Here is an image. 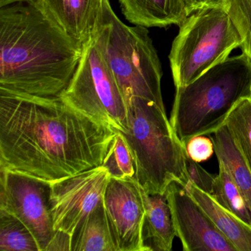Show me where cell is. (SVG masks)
<instances>
[{"instance_id": "1", "label": "cell", "mask_w": 251, "mask_h": 251, "mask_svg": "<svg viewBox=\"0 0 251 251\" xmlns=\"http://www.w3.org/2000/svg\"><path fill=\"white\" fill-rule=\"evenodd\" d=\"M117 133L61 98L0 89V169L52 183L102 166Z\"/></svg>"}, {"instance_id": "2", "label": "cell", "mask_w": 251, "mask_h": 251, "mask_svg": "<svg viewBox=\"0 0 251 251\" xmlns=\"http://www.w3.org/2000/svg\"><path fill=\"white\" fill-rule=\"evenodd\" d=\"M83 52L42 0H17L0 8V89L33 98H60Z\"/></svg>"}, {"instance_id": "3", "label": "cell", "mask_w": 251, "mask_h": 251, "mask_svg": "<svg viewBox=\"0 0 251 251\" xmlns=\"http://www.w3.org/2000/svg\"><path fill=\"white\" fill-rule=\"evenodd\" d=\"M251 97V61L227 58L186 86L176 88L170 123L183 145L210 136L226 123L235 105Z\"/></svg>"}, {"instance_id": "4", "label": "cell", "mask_w": 251, "mask_h": 251, "mask_svg": "<svg viewBox=\"0 0 251 251\" xmlns=\"http://www.w3.org/2000/svg\"><path fill=\"white\" fill-rule=\"evenodd\" d=\"M127 130L122 133L133 155L135 180L150 194L165 193L171 182L186 186V147L177 137L165 109L149 100L133 97L127 102Z\"/></svg>"}, {"instance_id": "5", "label": "cell", "mask_w": 251, "mask_h": 251, "mask_svg": "<svg viewBox=\"0 0 251 251\" xmlns=\"http://www.w3.org/2000/svg\"><path fill=\"white\" fill-rule=\"evenodd\" d=\"M95 42L126 103L133 97H139L165 109L161 87L162 69L148 27L126 25L105 0L103 26Z\"/></svg>"}, {"instance_id": "6", "label": "cell", "mask_w": 251, "mask_h": 251, "mask_svg": "<svg viewBox=\"0 0 251 251\" xmlns=\"http://www.w3.org/2000/svg\"><path fill=\"white\" fill-rule=\"evenodd\" d=\"M242 39L226 8L198 10L180 24L169 58L176 88L192 83L240 48Z\"/></svg>"}, {"instance_id": "7", "label": "cell", "mask_w": 251, "mask_h": 251, "mask_svg": "<svg viewBox=\"0 0 251 251\" xmlns=\"http://www.w3.org/2000/svg\"><path fill=\"white\" fill-rule=\"evenodd\" d=\"M61 98L96 123L118 133L127 130V103L95 40L83 50L75 74Z\"/></svg>"}, {"instance_id": "8", "label": "cell", "mask_w": 251, "mask_h": 251, "mask_svg": "<svg viewBox=\"0 0 251 251\" xmlns=\"http://www.w3.org/2000/svg\"><path fill=\"white\" fill-rule=\"evenodd\" d=\"M0 209L15 216L45 251L56 230L50 205V183L0 169Z\"/></svg>"}, {"instance_id": "9", "label": "cell", "mask_w": 251, "mask_h": 251, "mask_svg": "<svg viewBox=\"0 0 251 251\" xmlns=\"http://www.w3.org/2000/svg\"><path fill=\"white\" fill-rule=\"evenodd\" d=\"M111 177L103 166L50 183V205L55 230L74 234L102 201Z\"/></svg>"}, {"instance_id": "10", "label": "cell", "mask_w": 251, "mask_h": 251, "mask_svg": "<svg viewBox=\"0 0 251 251\" xmlns=\"http://www.w3.org/2000/svg\"><path fill=\"white\" fill-rule=\"evenodd\" d=\"M176 229L184 251H236L180 182L165 192Z\"/></svg>"}, {"instance_id": "11", "label": "cell", "mask_w": 251, "mask_h": 251, "mask_svg": "<svg viewBox=\"0 0 251 251\" xmlns=\"http://www.w3.org/2000/svg\"><path fill=\"white\" fill-rule=\"evenodd\" d=\"M103 204L117 251H145L142 240L145 208L137 182L111 178Z\"/></svg>"}, {"instance_id": "12", "label": "cell", "mask_w": 251, "mask_h": 251, "mask_svg": "<svg viewBox=\"0 0 251 251\" xmlns=\"http://www.w3.org/2000/svg\"><path fill=\"white\" fill-rule=\"evenodd\" d=\"M42 2L83 51L97 39L103 26L105 0H42Z\"/></svg>"}, {"instance_id": "13", "label": "cell", "mask_w": 251, "mask_h": 251, "mask_svg": "<svg viewBox=\"0 0 251 251\" xmlns=\"http://www.w3.org/2000/svg\"><path fill=\"white\" fill-rule=\"evenodd\" d=\"M140 191L145 208L142 240L145 251H171L176 233L166 194L148 193L141 187Z\"/></svg>"}, {"instance_id": "14", "label": "cell", "mask_w": 251, "mask_h": 251, "mask_svg": "<svg viewBox=\"0 0 251 251\" xmlns=\"http://www.w3.org/2000/svg\"><path fill=\"white\" fill-rule=\"evenodd\" d=\"M185 187L236 251H251V225L223 207L212 195L204 192L192 181L188 182Z\"/></svg>"}, {"instance_id": "15", "label": "cell", "mask_w": 251, "mask_h": 251, "mask_svg": "<svg viewBox=\"0 0 251 251\" xmlns=\"http://www.w3.org/2000/svg\"><path fill=\"white\" fill-rule=\"evenodd\" d=\"M127 21L145 27L178 25L188 17L183 0H118Z\"/></svg>"}, {"instance_id": "16", "label": "cell", "mask_w": 251, "mask_h": 251, "mask_svg": "<svg viewBox=\"0 0 251 251\" xmlns=\"http://www.w3.org/2000/svg\"><path fill=\"white\" fill-rule=\"evenodd\" d=\"M72 251H117L103 201L77 226L72 238Z\"/></svg>"}, {"instance_id": "17", "label": "cell", "mask_w": 251, "mask_h": 251, "mask_svg": "<svg viewBox=\"0 0 251 251\" xmlns=\"http://www.w3.org/2000/svg\"><path fill=\"white\" fill-rule=\"evenodd\" d=\"M217 160L227 167L251 212V171L225 125L210 135Z\"/></svg>"}, {"instance_id": "18", "label": "cell", "mask_w": 251, "mask_h": 251, "mask_svg": "<svg viewBox=\"0 0 251 251\" xmlns=\"http://www.w3.org/2000/svg\"><path fill=\"white\" fill-rule=\"evenodd\" d=\"M219 162L212 195L223 207L231 211L245 223L251 226V212L240 189L232 178L226 166Z\"/></svg>"}, {"instance_id": "19", "label": "cell", "mask_w": 251, "mask_h": 251, "mask_svg": "<svg viewBox=\"0 0 251 251\" xmlns=\"http://www.w3.org/2000/svg\"><path fill=\"white\" fill-rule=\"evenodd\" d=\"M0 251H39L27 226L15 216L0 209Z\"/></svg>"}, {"instance_id": "20", "label": "cell", "mask_w": 251, "mask_h": 251, "mask_svg": "<svg viewBox=\"0 0 251 251\" xmlns=\"http://www.w3.org/2000/svg\"><path fill=\"white\" fill-rule=\"evenodd\" d=\"M224 125L251 171V97L235 105Z\"/></svg>"}, {"instance_id": "21", "label": "cell", "mask_w": 251, "mask_h": 251, "mask_svg": "<svg viewBox=\"0 0 251 251\" xmlns=\"http://www.w3.org/2000/svg\"><path fill=\"white\" fill-rule=\"evenodd\" d=\"M108 170L111 178L135 180L136 166L127 142L117 132L102 165Z\"/></svg>"}, {"instance_id": "22", "label": "cell", "mask_w": 251, "mask_h": 251, "mask_svg": "<svg viewBox=\"0 0 251 251\" xmlns=\"http://www.w3.org/2000/svg\"><path fill=\"white\" fill-rule=\"evenodd\" d=\"M226 8L242 38V53L251 61V0H227Z\"/></svg>"}, {"instance_id": "23", "label": "cell", "mask_w": 251, "mask_h": 251, "mask_svg": "<svg viewBox=\"0 0 251 251\" xmlns=\"http://www.w3.org/2000/svg\"><path fill=\"white\" fill-rule=\"evenodd\" d=\"M186 170L189 181L195 183L204 192L210 195L212 194L217 175L208 173L200 165L199 163L191 159L188 155L186 158Z\"/></svg>"}, {"instance_id": "24", "label": "cell", "mask_w": 251, "mask_h": 251, "mask_svg": "<svg viewBox=\"0 0 251 251\" xmlns=\"http://www.w3.org/2000/svg\"><path fill=\"white\" fill-rule=\"evenodd\" d=\"M185 147L188 156L198 163L209 159L214 152L212 139L204 135L192 138Z\"/></svg>"}, {"instance_id": "25", "label": "cell", "mask_w": 251, "mask_h": 251, "mask_svg": "<svg viewBox=\"0 0 251 251\" xmlns=\"http://www.w3.org/2000/svg\"><path fill=\"white\" fill-rule=\"evenodd\" d=\"M187 16L198 10L208 8H226L227 0H183Z\"/></svg>"}, {"instance_id": "26", "label": "cell", "mask_w": 251, "mask_h": 251, "mask_svg": "<svg viewBox=\"0 0 251 251\" xmlns=\"http://www.w3.org/2000/svg\"><path fill=\"white\" fill-rule=\"evenodd\" d=\"M72 238L73 236L66 232L56 230L45 251H72Z\"/></svg>"}]
</instances>
